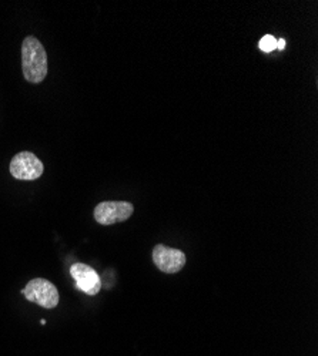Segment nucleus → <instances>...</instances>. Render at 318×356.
<instances>
[{"label": "nucleus", "instance_id": "1", "mask_svg": "<svg viewBox=\"0 0 318 356\" xmlns=\"http://www.w3.org/2000/svg\"><path fill=\"white\" fill-rule=\"evenodd\" d=\"M22 69L29 83L39 84L47 76V54L43 44L33 36H27L22 44Z\"/></svg>", "mask_w": 318, "mask_h": 356}, {"label": "nucleus", "instance_id": "2", "mask_svg": "<svg viewBox=\"0 0 318 356\" xmlns=\"http://www.w3.org/2000/svg\"><path fill=\"white\" fill-rule=\"evenodd\" d=\"M24 298L46 309H53L59 305V291L47 280L35 278L22 289Z\"/></svg>", "mask_w": 318, "mask_h": 356}, {"label": "nucleus", "instance_id": "3", "mask_svg": "<svg viewBox=\"0 0 318 356\" xmlns=\"http://www.w3.org/2000/svg\"><path fill=\"white\" fill-rule=\"evenodd\" d=\"M133 211V204L127 201H103L95 209V220L102 225H111L127 221Z\"/></svg>", "mask_w": 318, "mask_h": 356}, {"label": "nucleus", "instance_id": "4", "mask_svg": "<svg viewBox=\"0 0 318 356\" xmlns=\"http://www.w3.org/2000/svg\"><path fill=\"white\" fill-rule=\"evenodd\" d=\"M43 170V163L31 152L17 153L10 161V174L17 180H38Z\"/></svg>", "mask_w": 318, "mask_h": 356}, {"label": "nucleus", "instance_id": "5", "mask_svg": "<svg viewBox=\"0 0 318 356\" xmlns=\"http://www.w3.org/2000/svg\"><path fill=\"white\" fill-rule=\"evenodd\" d=\"M153 261L161 273L176 274L186 265V255L180 250L159 244L153 250Z\"/></svg>", "mask_w": 318, "mask_h": 356}, {"label": "nucleus", "instance_id": "6", "mask_svg": "<svg viewBox=\"0 0 318 356\" xmlns=\"http://www.w3.org/2000/svg\"><path fill=\"white\" fill-rule=\"evenodd\" d=\"M70 275L76 281V286L90 296L97 295L102 289V281L92 266L86 264H73L70 266Z\"/></svg>", "mask_w": 318, "mask_h": 356}, {"label": "nucleus", "instance_id": "7", "mask_svg": "<svg viewBox=\"0 0 318 356\" xmlns=\"http://www.w3.org/2000/svg\"><path fill=\"white\" fill-rule=\"evenodd\" d=\"M258 47H260V50H263L264 53H271L273 50L277 49V40H276L274 36L266 35L264 38L260 39Z\"/></svg>", "mask_w": 318, "mask_h": 356}, {"label": "nucleus", "instance_id": "8", "mask_svg": "<svg viewBox=\"0 0 318 356\" xmlns=\"http://www.w3.org/2000/svg\"><path fill=\"white\" fill-rule=\"evenodd\" d=\"M284 47H285V40H284V39L277 40V49H278V50H283Z\"/></svg>", "mask_w": 318, "mask_h": 356}]
</instances>
